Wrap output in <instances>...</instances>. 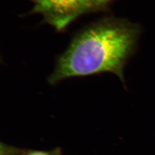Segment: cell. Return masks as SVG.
Returning a JSON list of instances; mask_svg holds the SVG:
<instances>
[{
  "label": "cell",
  "instance_id": "cell-1",
  "mask_svg": "<svg viewBox=\"0 0 155 155\" xmlns=\"http://www.w3.org/2000/svg\"><path fill=\"white\" fill-rule=\"evenodd\" d=\"M139 35V27L127 21L107 19L97 23L74 39L48 81L54 84L71 77L111 72L124 82V67Z\"/></svg>",
  "mask_w": 155,
  "mask_h": 155
},
{
  "label": "cell",
  "instance_id": "cell-2",
  "mask_svg": "<svg viewBox=\"0 0 155 155\" xmlns=\"http://www.w3.org/2000/svg\"><path fill=\"white\" fill-rule=\"evenodd\" d=\"M32 11L41 14L45 21L61 30L94 5V0H32Z\"/></svg>",
  "mask_w": 155,
  "mask_h": 155
},
{
  "label": "cell",
  "instance_id": "cell-3",
  "mask_svg": "<svg viewBox=\"0 0 155 155\" xmlns=\"http://www.w3.org/2000/svg\"><path fill=\"white\" fill-rule=\"evenodd\" d=\"M18 155H63L60 149H55L52 151H27L19 152Z\"/></svg>",
  "mask_w": 155,
  "mask_h": 155
},
{
  "label": "cell",
  "instance_id": "cell-4",
  "mask_svg": "<svg viewBox=\"0 0 155 155\" xmlns=\"http://www.w3.org/2000/svg\"><path fill=\"white\" fill-rule=\"evenodd\" d=\"M19 151L16 149H14L12 147L0 142V155H8L13 153H16Z\"/></svg>",
  "mask_w": 155,
  "mask_h": 155
},
{
  "label": "cell",
  "instance_id": "cell-5",
  "mask_svg": "<svg viewBox=\"0 0 155 155\" xmlns=\"http://www.w3.org/2000/svg\"><path fill=\"white\" fill-rule=\"evenodd\" d=\"M94 1L95 5L100 6V5H103L109 2L110 0H94Z\"/></svg>",
  "mask_w": 155,
  "mask_h": 155
},
{
  "label": "cell",
  "instance_id": "cell-6",
  "mask_svg": "<svg viewBox=\"0 0 155 155\" xmlns=\"http://www.w3.org/2000/svg\"><path fill=\"white\" fill-rule=\"evenodd\" d=\"M19 152H20V151H19V152H18V153H13V154H8V155H18V154L19 153Z\"/></svg>",
  "mask_w": 155,
  "mask_h": 155
}]
</instances>
